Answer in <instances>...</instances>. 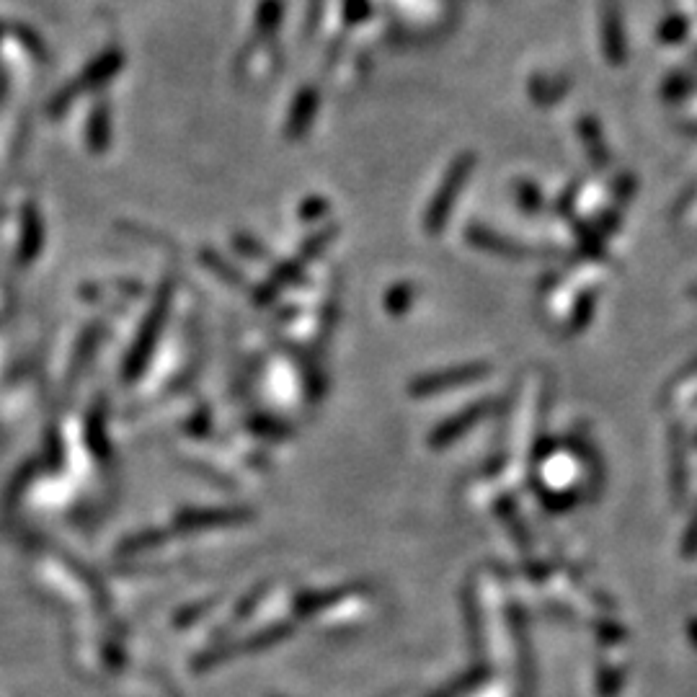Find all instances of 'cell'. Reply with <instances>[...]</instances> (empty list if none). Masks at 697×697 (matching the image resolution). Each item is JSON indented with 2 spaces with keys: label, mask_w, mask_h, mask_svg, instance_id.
Returning <instances> with one entry per match:
<instances>
[{
  "label": "cell",
  "mask_w": 697,
  "mask_h": 697,
  "mask_svg": "<svg viewBox=\"0 0 697 697\" xmlns=\"http://www.w3.org/2000/svg\"><path fill=\"white\" fill-rule=\"evenodd\" d=\"M315 104H318V96H315L313 88H305V91H300V96H297V101H295V109H292L290 124H287V135L300 137V132L308 130V124L313 122Z\"/></svg>",
  "instance_id": "cell-4"
},
{
  "label": "cell",
  "mask_w": 697,
  "mask_h": 697,
  "mask_svg": "<svg viewBox=\"0 0 697 697\" xmlns=\"http://www.w3.org/2000/svg\"><path fill=\"white\" fill-rule=\"evenodd\" d=\"M367 13H370V3H367V0H344V16L352 21V24L362 21Z\"/></svg>",
  "instance_id": "cell-7"
},
{
  "label": "cell",
  "mask_w": 697,
  "mask_h": 697,
  "mask_svg": "<svg viewBox=\"0 0 697 697\" xmlns=\"http://www.w3.org/2000/svg\"><path fill=\"white\" fill-rule=\"evenodd\" d=\"M122 62H124L122 50H109L104 57H99L96 62H91V65L86 68V73H83L78 81L70 83V86L65 88L60 96H57L55 104H52V112H60V109H65V106H68L70 101L75 99V96H81L86 88L104 86V83L109 81V78H112V75L117 73L119 68H122Z\"/></svg>",
  "instance_id": "cell-1"
},
{
  "label": "cell",
  "mask_w": 697,
  "mask_h": 697,
  "mask_svg": "<svg viewBox=\"0 0 697 697\" xmlns=\"http://www.w3.org/2000/svg\"><path fill=\"white\" fill-rule=\"evenodd\" d=\"M158 300H161V303H158V308H155L153 315L148 318V326H145L142 336L137 339V349L132 352V357H130V375H135L142 364H145V357H148L150 349H153V339H155V334H158V326H163V313H166V308H168V295L158 297Z\"/></svg>",
  "instance_id": "cell-2"
},
{
  "label": "cell",
  "mask_w": 697,
  "mask_h": 697,
  "mask_svg": "<svg viewBox=\"0 0 697 697\" xmlns=\"http://www.w3.org/2000/svg\"><path fill=\"white\" fill-rule=\"evenodd\" d=\"M88 140H91L93 150L106 148V142H109V114H106V106H99L93 112L91 124H88Z\"/></svg>",
  "instance_id": "cell-5"
},
{
  "label": "cell",
  "mask_w": 697,
  "mask_h": 697,
  "mask_svg": "<svg viewBox=\"0 0 697 697\" xmlns=\"http://www.w3.org/2000/svg\"><path fill=\"white\" fill-rule=\"evenodd\" d=\"M248 514L241 512V509H215V512H186L181 514L179 522L186 525L189 530H202V527H217V525H233V522H241L246 519Z\"/></svg>",
  "instance_id": "cell-3"
},
{
  "label": "cell",
  "mask_w": 697,
  "mask_h": 697,
  "mask_svg": "<svg viewBox=\"0 0 697 697\" xmlns=\"http://www.w3.org/2000/svg\"><path fill=\"white\" fill-rule=\"evenodd\" d=\"M279 24V3L277 0H264L259 11V26H264V31H272Z\"/></svg>",
  "instance_id": "cell-6"
}]
</instances>
